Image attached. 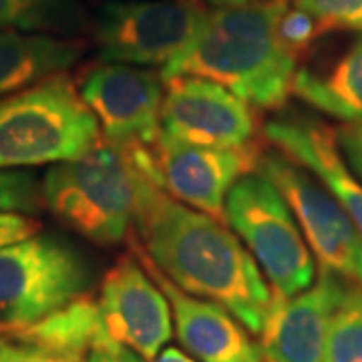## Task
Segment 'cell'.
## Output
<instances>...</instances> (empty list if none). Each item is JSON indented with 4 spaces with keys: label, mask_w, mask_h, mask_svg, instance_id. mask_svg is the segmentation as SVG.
<instances>
[{
    "label": "cell",
    "mask_w": 362,
    "mask_h": 362,
    "mask_svg": "<svg viewBox=\"0 0 362 362\" xmlns=\"http://www.w3.org/2000/svg\"><path fill=\"white\" fill-rule=\"evenodd\" d=\"M131 242L173 284L230 310L259 334L272 290L256 259L223 221L185 206L145 177Z\"/></svg>",
    "instance_id": "cell-1"
},
{
    "label": "cell",
    "mask_w": 362,
    "mask_h": 362,
    "mask_svg": "<svg viewBox=\"0 0 362 362\" xmlns=\"http://www.w3.org/2000/svg\"><path fill=\"white\" fill-rule=\"evenodd\" d=\"M288 0L207 11L192 40L161 69V78L216 81L254 109H280L294 89L298 59L278 39Z\"/></svg>",
    "instance_id": "cell-2"
},
{
    "label": "cell",
    "mask_w": 362,
    "mask_h": 362,
    "mask_svg": "<svg viewBox=\"0 0 362 362\" xmlns=\"http://www.w3.org/2000/svg\"><path fill=\"white\" fill-rule=\"evenodd\" d=\"M145 177L157 181L153 145L99 139L83 156L54 163L42 180V204L69 230L115 246L133 230Z\"/></svg>",
    "instance_id": "cell-3"
},
{
    "label": "cell",
    "mask_w": 362,
    "mask_h": 362,
    "mask_svg": "<svg viewBox=\"0 0 362 362\" xmlns=\"http://www.w3.org/2000/svg\"><path fill=\"white\" fill-rule=\"evenodd\" d=\"M99 139V123L66 73L0 99V169L54 165Z\"/></svg>",
    "instance_id": "cell-4"
},
{
    "label": "cell",
    "mask_w": 362,
    "mask_h": 362,
    "mask_svg": "<svg viewBox=\"0 0 362 362\" xmlns=\"http://www.w3.org/2000/svg\"><path fill=\"white\" fill-rule=\"evenodd\" d=\"M226 221L270 282L272 296L290 298L316 278V264L290 206L258 169L233 183Z\"/></svg>",
    "instance_id": "cell-5"
},
{
    "label": "cell",
    "mask_w": 362,
    "mask_h": 362,
    "mask_svg": "<svg viewBox=\"0 0 362 362\" xmlns=\"http://www.w3.org/2000/svg\"><path fill=\"white\" fill-rule=\"evenodd\" d=\"M93 270L77 247L54 235H30L0 246V330L39 322L87 294Z\"/></svg>",
    "instance_id": "cell-6"
},
{
    "label": "cell",
    "mask_w": 362,
    "mask_h": 362,
    "mask_svg": "<svg viewBox=\"0 0 362 362\" xmlns=\"http://www.w3.org/2000/svg\"><path fill=\"white\" fill-rule=\"evenodd\" d=\"M206 13L199 0H109L93 25L99 63L163 69L192 40Z\"/></svg>",
    "instance_id": "cell-7"
},
{
    "label": "cell",
    "mask_w": 362,
    "mask_h": 362,
    "mask_svg": "<svg viewBox=\"0 0 362 362\" xmlns=\"http://www.w3.org/2000/svg\"><path fill=\"white\" fill-rule=\"evenodd\" d=\"M258 171L282 194L318 264L362 284V233L334 195L280 151H264Z\"/></svg>",
    "instance_id": "cell-8"
},
{
    "label": "cell",
    "mask_w": 362,
    "mask_h": 362,
    "mask_svg": "<svg viewBox=\"0 0 362 362\" xmlns=\"http://www.w3.org/2000/svg\"><path fill=\"white\" fill-rule=\"evenodd\" d=\"M163 85V137L206 147H244L256 141V109L223 85L194 75L165 78Z\"/></svg>",
    "instance_id": "cell-9"
},
{
    "label": "cell",
    "mask_w": 362,
    "mask_h": 362,
    "mask_svg": "<svg viewBox=\"0 0 362 362\" xmlns=\"http://www.w3.org/2000/svg\"><path fill=\"white\" fill-rule=\"evenodd\" d=\"M262 153L256 141L244 147H206L159 135L153 145L157 183L173 199L226 221V197L235 181L258 169Z\"/></svg>",
    "instance_id": "cell-10"
},
{
    "label": "cell",
    "mask_w": 362,
    "mask_h": 362,
    "mask_svg": "<svg viewBox=\"0 0 362 362\" xmlns=\"http://www.w3.org/2000/svg\"><path fill=\"white\" fill-rule=\"evenodd\" d=\"M78 95L107 141L156 145L159 139L165 95L161 75L143 66L101 63L83 75Z\"/></svg>",
    "instance_id": "cell-11"
},
{
    "label": "cell",
    "mask_w": 362,
    "mask_h": 362,
    "mask_svg": "<svg viewBox=\"0 0 362 362\" xmlns=\"http://www.w3.org/2000/svg\"><path fill=\"white\" fill-rule=\"evenodd\" d=\"M97 304L109 338L145 362L153 361L173 334L169 300L133 252L105 274Z\"/></svg>",
    "instance_id": "cell-12"
},
{
    "label": "cell",
    "mask_w": 362,
    "mask_h": 362,
    "mask_svg": "<svg viewBox=\"0 0 362 362\" xmlns=\"http://www.w3.org/2000/svg\"><path fill=\"white\" fill-rule=\"evenodd\" d=\"M350 280L328 268L306 290L290 298L272 296L259 330V349L270 362H322L328 328Z\"/></svg>",
    "instance_id": "cell-13"
},
{
    "label": "cell",
    "mask_w": 362,
    "mask_h": 362,
    "mask_svg": "<svg viewBox=\"0 0 362 362\" xmlns=\"http://www.w3.org/2000/svg\"><path fill=\"white\" fill-rule=\"evenodd\" d=\"M131 252L163 290L177 338L194 358L202 362H270L232 312L216 302L183 292L133 242Z\"/></svg>",
    "instance_id": "cell-14"
},
{
    "label": "cell",
    "mask_w": 362,
    "mask_h": 362,
    "mask_svg": "<svg viewBox=\"0 0 362 362\" xmlns=\"http://www.w3.org/2000/svg\"><path fill=\"white\" fill-rule=\"evenodd\" d=\"M264 133L280 153L310 171L334 195L362 233V181L346 165L337 131L312 119H276Z\"/></svg>",
    "instance_id": "cell-15"
},
{
    "label": "cell",
    "mask_w": 362,
    "mask_h": 362,
    "mask_svg": "<svg viewBox=\"0 0 362 362\" xmlns=\"http://www.w3.org/2000/svg\"><path fill=\"white\" fill-rule=\"evenodd\" d=\"M4 338L78 362H87L93 350L117 346L105 332L97 300L87 294L71 300L39 322L8 332Z\"/></svg>",
    "instance_id": "cell-16"
},
{
    "label": "cell",
    "mask_w": 362,
    "mask_h": 362,
    "mask_svg": "<svg viewBox=\"0 0 362 362\" xmlns=\"http://www.w3.org/2000/svg\"><path fill=\"white\" fill-rule=\"evenodd\" d=\"M85 52V42L52 35L0 30V99L66 73Z\"/></svg>",
    "instance_id": "cell-17"
},
{
    "label": "cell",
    "mask_w": 362,
    "mask_h": 362,
    "mask_svg": "<svg viewBox=\"0 0 362 362\" xmlns=\"http://www.w3.org/2000/svg\"><path fill=\"white\" fill-rule=\"evenodd\" d=\"M292 93L346 125H362V33L324 75L298 71Z\"/></svg>",
    "instance_id": "cell-18"
},
{
    "label": "cell",
    "mask_w": 362,
    "mask_h": 362,
    "mask_svg": "<svg viewBox=\"0 0 362 362\" xmlns=\"http://www.w3.org/2000/svg\"><path fill=\"white\" fill-rule=\"evenodd\" d=\"M83 26L78 0H0V30L73 39Z\"/></svg>",
    "instance_id": "cell-19"
},
{
    "label": "cell",
    "mask_w": 362,
    "mask_h": 362,
    "mask_svg": "<svg viewBox=\"0 0 362 362\" xmlns=\"http://www.w3.org/2000/svg\"><path fill=\"white\" fill-rule=\"evenodd\" d=\"M322 362H362V284L350 282L328 328Z\"/></svg>",
    "instance_id": "cell-20"
},
{
    "label": "cell",
    "mask_w": 362,
    "mask_h": 362,
    "mask_svg": "<svg viewBox=\"0 0 362 362\" xmlns=\"http://www.w3.org/2000/svg\"><path fill=\"white\" fill-rule=\"evenodd\" d=\"M42 204V189L35 175L25 171L0 169V211L37 216Z\"/></svg>",
    "instance_id": "cell-21"
},
{
    "label": "cell",
    "mask_w": 362,
    "mask_h": 362,
    "mask_svg": "<svg viewBox=\"0 0 362 362\" xmlns=\"http://www.w3.org/2000/svg\"><path fill=\"white\" fill-rule=\"evenodd\" d=\"M298 8L310 13L328 33H362V0H294Z\"/></svg>",
    "instance_id": "cell-22"
},
{
    "label": "cell",
    "mask_w": 362,
    "mask_h": 362,
    "mask_svg": "<svg viewBox=\"0 0 362 362\" xmlns=\"http://www.w3.org/2000/svg\"><path fill=\"white\" fill-rule=\"evenodd\" d=\"M276 33L286 51L294 54L296 59L308 52L312 45L322 37V28L318 21L310 13L298 8L296 4L294 6L288 4V8L278 18Z\"/></svg>",
    "instance_id": "cell-23"
},
{
    "label": "cell",
    "mask_w": 362,
    "mask_h": 362,
    "mask_svg": "<svg viewBox=\"0 0 362 362\" xmlns=\"http://www.w3.org/2000/svg\"><path fill=\"white\" fill-rule=\"evenodd\" d=\"M0 362H78L73 358H65L59 354H52L47 350H40L30 344H23L16 340L2 338L0 340Z\"/></svg>",
    "instance_id": "cell-24"
},
{
    "label": "cell",
    "mask_w": 362,
    "mask_h": 362,
    "mask_svg": "<svg viewBox=\"0 0 362 362\" xmlns=\"http://www.w3.org/2000/svg\"><path fill=\"white\" fill-rule=\"evenodd\" d=\"M40 221L25 214H2L0 211V246L26 240L39 233Z\"/></svg>",
    "instance_id": "cell-25"
},
{
    "label": "cell",
    "mask_w": 362,
    "mask_h": 362,
    "mask_svg": "<svg viewBox=\"0 0 362 362\" xmlns=\"http://www.w3.org/2000/svg\"><path fill=\"white\" fill-rule=\"evenodd\" d=\"M342 157L349 161L352 173L362 181V125H344L337 131Z\"/></svg>",
    "instance_id": "cell-26"
},
{
    "label": "cell",
    "mask_w": 362,
    "mask_h": 362,
    "mask_svg": "<svg viewBox=\"0 0 362 362\" xmlns=\"http://www.w3.org/2000/svg\"><path fill=\"white\" fill-rule=\"evenodd\" d=\"M87 362H145L141 361L135 352L123 349V346H111V349H101V350H93L89 356H87Z\"/></svg>",
    "instance_id": "cell-27"
},
{
    "label": "cell",
    "mask_w": 362,
    "mask_h": 362,
    "mask_svg": "<svg viewBox=\"0 0 362 362\" xmlns=\"http://www.w3.org/2000/svg\"><path fill=\"white\" fill-rule=\"evenodd\" d=\"M149 362H197V361H195L194 356H189V354L181 352L180 349H175V346H168V349L161 350L153 361H149Z\"/></svg>",
    "instance_id": "cell-28"
},
{
    "label": "cell",
    "mask_w": 362,
    "mask_h": 362,
    "mask_svg": "<svg viewBox=\"0 0 362 362\" xmlns=\"http://www.w3.org/2000/svg\"><path fill=\"white\" fill-rule=\"evenodd\" d=\"M204 2L216 8H233V6H244L250 0H204Z\"/></svg>",
    "instance_id": "cell-29"
},
{
    "label": "cell",
    "mask_w": 362,
    "mask_h": 362,
    "mask_svg": "<svg viewBox=\"0 0 362 362\" xmlns=\"http://www.w3.org/2000/svg\"><path fill=\"white\" fill-rule=\"evenodd\" d=\"M2 338H4V332H2V330H0V340H2Z\"/></svg>",
    "instance_id": "cell-30"
},
{
    "label": "cell",
    "mask_w": 362,
    "mask_h": 362,
    "mask_svg": "<svg viewBox=\"0 0 362 362\" xmlns=\"http://www.w3.org/2000/svg\"><path fill=\"white\" fill-rule=\"evenodd\" d=\"M259 2H270V0H259Z\"/></svg>",
    "instance_id": "cell-31"
}]
</instances>
